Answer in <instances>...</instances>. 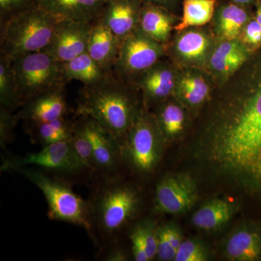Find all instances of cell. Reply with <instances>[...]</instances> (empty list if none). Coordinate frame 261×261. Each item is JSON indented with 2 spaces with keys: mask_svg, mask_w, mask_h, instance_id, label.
Masks as SVG:
<instances>
[{
  "mask_svg": "<svg viewBox=\"0 0 261 261\" xmlns=\"http://www.w3.org/2000/svg\"><path fill=\"white\" fill-rule=\"evenodd\" d=\"M89 236L99 250L118 243L121 233L138 214L137 189L122 180V174L94 175L91 179Z\"/></svg>",
  "mask_w": 261,
  "mask_h": 261,
  "instance_id": "obj_1",
  "label": "cell"
},
{
  "mask_svg": "<svg viewBox=\"0 0 261 261\" xmlns=\"http://www.w3.org/2000/svg\"><path fill=\"white\" fill-rule=\"evenodd\" d=\"M140 95L135 84L118 78L112 72L99 83L81 89L75 116L95 120L116 137L122 147L143 106Z\"/></svg>",
  "mask_w": 261,
  "mask_h": 261,
  "instance_id": "obj_2",
  "label": "cell"
},
{
  "mask_svg": "<svg viewBox=\"0 0 261 261\" xmlns=\"http://www.w3.org/2000/svg\"><path fill=\"white\" fill-rule=\"evenodd\" d=\"M59 19L38 6L1 23L0 51L12 59L42 51L50 42Z\"/></svg>",
  "mask_w": 261,
  "mask_h": 261,
  "instance_id": "obj_3",
  "label": "cell"
},
{
  "mask_svg": "<svg viewBox=\"0 0 261 261\" xmlns=\"http://www.w3.org/2000/svg\"><path fill=\"white\" fill-rule=\"evenodd\" d=\"M14 172L23 175L42 191L47 200L49 219L76 225L88 233L90 228L88 201L73 192L68 180L31 166L17 168Z\"/></svg>",
  "mask_w": 261,
  "mask_h": 261,
  "instance_id": "obj_4",
  "label": "cell"
},
{
  "mask_svg": "<svg viewBox=\"0 0 261 261\" xmlns=\"http://www.w3.org/2000/svg\"><path fill=\"white\" fill-rule=\"evenodd\" d=\"M31 166L62 178H88L92 173L82 162L70 140L56 142L42 147L38 152L24 155H8L3 159L2 171H14L17 168Z\"/></svg>",
  "mask_w": 261,
  "mask_h": 261,
  "instance_id": "obj_5",
  "label": "cell"
},
{
  "mask_svg": "<svg viewBox=\"0 0 261 261\" xmlns=\"http://www.w3.org/2000/svg\"><path fill=\"white\" fill-rule=\"evenodd\" d=\"M163 141L153 113L143 104L122 145L123 164L140 174L150 173L159 162Z\"/></svg>",
  "mask_w": 261,
  "mask_h": 261,
  "instance_id": "obj_6",
  "label": "cell"
},
{
  "mask_svg": "<svg viewBox=\"0 0 261 261\" xmlns=\"http://www.w3.org/2000/svg\"><path fill=\"white\" fill-rule=\"evenodd\" d=\"M13 70L22 106L43 92L66 84L63 79L62 63L44 50L15 58Z\"/></svg>",
  "mask_w": 261,
  "mask_h": 261,
  "instance_id": "obj_7",
  "label": "cell"
},
{
  "mask_svg": "<svg viewBox=\"0 0 261 261\" xmlns=\"http://www.w3.org/2000/svg\"><path fill=\"white\" fill-rule=\"evenodd\" d=\"M120 42L113 72L118 78L130 83L156 63L167 58L166 46L156 42L140 28Z\"/></svg>",
  "mask_w": 261,
  "mask_h": 261,
  "instance_id": "obj_8",
  "label": "cell"
},
{
  "mask_svg": "<svg viewBox=\"0 0 261 261\" xmlns=\"http://www.w3.org/2000/svg\"><path fill=\"white\" fill-rule=\"evenodd\" d=\"M216 41L209 25L175 31L166 46L167 58L179 68L205 69Z\"/></svg>",
  "mask_w": 261,
  "mask_h": 261,
  "instance_id": "obj_9",
  "label": "cell"
},
{
  "mask_svg": "<svg viewBox=\"0 0 261 261\" xmlns=\"http://www.w3.org/2000/svg\"><path fill=\"white\" fill-rule=\"evenodd\" d=\"M75 117L80 121L92 145L96 168L94 175L121 173L124 164L121 147L116 137L90 117Z\"/></svg>",
  "mask_w": 261,
  "mask_h": 261,
  "instance_id": "obj_10",
  "label": "cell"
},
{
  "mask_svg": "<svg viewBox=\"0 0 261 261\" xmlns=\"http://www.w3.org/2000/svg\"><path fill=\"white\" fill-rule=\"evenodd\" d=\"M179 68L168 58H163L134 80L147 108L173 97Z\"/></svg>",
  "mask_w": 261,
  "mask_h": 261,
  "instance_id": "obj_11",
  "label": "cell"
},
{
  "mask_svg": "<svg viewBox=\"0 0 261 261\" xmlns=\"http://www.w3.org/2000/svg\"><path fill=\"white\" fill-rule=\"evenodd\" d=\"M93 23L60 20L50 42L44 51L61 63L87 53Z\"/></svg>",
  "mask_w": 261,
  "mask_h": 261,
  "instance_id": "obj_12",
  "label": "cell"
},
{
  "mask_svg": "<svg viewBox=\"0 0 261 261\" xmlns=\"http://www.w3.org/2000/svg\"><path fill=\"white\" fill-rule=\"evenodd\" d=\"M196 199L197 190L190 176L168 175L156 186L154 209L162 214H180L191 208Z\"/></svg>",
  "mask_w": 261,
  "mask_h": 261,
  "instance_id": "obj_13",
  "label": "cell"
},
{
  "mask_svg": "<svg viewBox=\"0 0 261 261\" xmlns=\"http://www.w3.org/2000/svg\"><path fill=\"white\" fill-rule=\"evenodd\" d=\"M252 53L240 39H216L205 70L218 87L232 76Z\"/></svg>",
  "mask_w": 261,
  "mask_h": 261,
  "instance_id": "obj_14",
  "label": "cell"
},
{
  "mask_svg": "<svg viewBox=\"0 0 261 261\" xmlns=\"http://www.w3.org/2000/svg\"><path fill=\"white\" fill-rule=\"evenodd\" d=\"M215 88L214 80L205 69L179 68L173 97L195 114L208 102Z\"/></svg>",
  "mask_w": 261,
  "mask_h": 261,
  "instance_id": "obj_15",
  "label": "cell"
},
{
  "mask_svg": "<svg viewBox=\"0 0 261 261\" xmlns=\"http://www.w3.org/2000/svg\"><path fill=\"white\" fill-rule=\"evenodd\" d=\"M65 87V85L61 86L43 92L25 102L16 113L19 121L39 123L66 117L68 106Z\"/></svg>",
  "mask_w": 261,
  "mask_h": 261,
  "instance_id": "obj_16",
  "label": "cell"
},
{
  "mask_svg": "<svg viewBox=\"0 0 261 261\" xmlns=\"http://www.w3.org/2000/svg\"><path fill=\"white\" fill-rule=\"evenodd\" d=\"M254 13L252 7L219 0L209 27L216 39H240Z\"/></svg>",
  "mask_w": 261,
  "mask_h": 261,
  "instance_id": "obj_17",
  "label": "cell"
},
{
  "mask_svg": "<svg viewBox=\"0 0 261 261\" xmlns=\"http://www.w3.org/2000/svg\"><path fill=\"white\" fill-rule=\"evenodd\" d=\"M143 2L113 0L106 3L100 18L121 40L139 28Z\"/></svg>",
  "mask_w": 261,
  "mask_h": 261,
  "instance_id": "obj_18",
  "label": "cell"
},
{
  "mask_svg": "<svg viewBox=\"0 0 261 261\" xmlns=\"http://www.w3.org/2000/svg\"><path fill=\"white\" fill-rule=\"evenodd\" d=\"M102 0H37V6L59 20L93 22L100 18Z\"/></svg>",
  "mask_w": 261,
  "mask_h": 261,
  "instance_id": "obj_19",
  "label": "cell"
},
{
  "mask_svg": "<svg viewBox=\"0 0 261 261\" xmlns=\"http://www.w3.org/2000/svg\"><path fill=\"white\" fill-rule=\"evenodd\" d=\"M120 43L114 33L99 18L92 25L87 53L101 68L111 73L118 57Z\"/></svg>",
  "mask_w": 261,
  "mask_h": 261,
  "instance_id": "obj_20",
  "label": "cell"
},
{
  "mask_svg": "<svg viewBox=\"0 0 261 261\" xmlns=\"http://www.w3.org/2000/svg\"><path fill=\"white\" fill-rule=\"evenodd\" d=\"M180 19L181 15L175 14L163 7L143 3L139 28L166 47Z\"/></svg>",
  "mask_w": 261,
  "mask_h": 261,
  "instance_id": "obj_21",
  "label": "cell"
},
{
  "mask_svg": "<svg viewBox=\"0 0 261 261\" xmlns=\"http://www.w3.org/2000/svg\"><path fill=\"white\" fill-rule=\"evenodd\" d=\"M188 111L174 97L169 98L154 107L153 113L165 140L181 135L187 125Z\"/></svg>",
  "mask_w": 261,
  "mask_h": 261,
  "instance_id": "obj_22",
  "label": "cell"
},
{
  "mask_svg": "<svg viewBox=\"0 0 261 261\" xmlns=\"http://www.w3.org/2000/svg\"><path fill=\"white\" fill-rule=\"evenodd\" d=\"M62 70L65 83L73 80L80 81L85 87L99 83L112 73L101 68L87 51L62 63Z\"/></svg>",
  "mask_w": 261,
  "mask_h": 261,
  "instance_id": "obj_23",
  "label": "cell"
},
{
  "mask_svg": "<svg viewBox=\"0 0 261 261\" xmlns=\"http://www.w3.org/2000/svg\"><path fill=\"white\" fill-rule=\"evenodd\" d=\"M25 123L27 133L32 142L44 147L70 140L73 135L74 120L71 121L64 117L50 121Z\"/></svg>",
  "mask_w": 261,
  "mask_h": 261,
  "instance_id": "obj_24",
  "label": "cell"
},
{
  "mask_svg": "<svg viewBox=\"0 0 261 261\" xmlns=\"http://www.w3.org/2000/svg\"><path fill=\"white\" fill-rule=\"evenodd\" d=\"M228 259L236 261H253L261 257V237L256 231L241 228L228 238L226 245Z\"/></svg>",
  "mask_w": 261,
  "mask_h": 261,
  "instance_id": "obj_25",
  "label": "cell"
},
{
  "mask_svg": "<svg viewBox=\"0 0 261 261\" xmlns=\"http://www.w3.org/2000/svg\"><path fill=\"white\" fill-rule=\"evenodd\" d=\"M219 0H183L182 15L175 31L209 25Z\"/></svg>",
  "mask_w": 261,
  "mask_h": 261,
  "instance_id": "obj_26",
  "label": "cell"
},
{
  "mask_svg": "<svg viewBox=\"0 0 261 261\" xmlns=\"http://www.w3.org/2000/svg\"><path fill=\"white\" fill-rule=\"evenodd\" d=\"M233 214V207L227 201L214 200L201 207L192 217V223L204 230L216 229L226 224Z\"/></svg>",
  "mask_w": 261,
  "mask_h": 261,
  "instance_id": "obj_27",
  "label": "cell"
},
{
  "mask_svg": "<svg viewBox=\"0 0 261 261\" xmlns=\"http://www.w3.org/2000/svg\"><path fill=\"white\" fill-rule=\"evenodd\" d=\"M13 62V59L0 51V107L14 112L22 106L17 91Z\"/></svg>",
  "mask_w": 261,
  "mask_h": 261,
  "instance_id": "obj_28",
  "label": "cell"
},
{
  "mask_svg": "<svg viewBox=\"0 0 261 261\" xmlns=\"http://www.w3.org/2000/svg\"><path fill=\"white\" fill-rule=\"evenodd\" d=\"M70 142L75 153L82 160L84 165L90 170L93 176L95 173L96 168L92 145L76 118L74 119L73 135L70 139Z\"/></svg>",
  "mask_w": 261,
  "mask_h": 261,
  "instance_id": "obj_29",
  "label": "cell"
},
{
  "mask_svg": "<svg viewBox=\"0 0 261 261\" xmlns=\"http://www.w3.org/2000/svg\"><path fill=\"white\" fill-rule=\"evenodd\" d=\"M19 120L16 114L0 107V145L2 149H6L7 146L14 139V130Z\"/></svg>",
  "mask_w": 261,
  "mask_h": 261,
  "instance_id": "obj_30",
  "label": "cell"
},
{
  "mask_svg": "<svg viewBox=\"0 0 261 261\" xmlns=\"http://www.w3.org/2000/svg\"><path fill=\"white\" fill-rule=\"evenodd\" d=\"M136 226L138 228L143 240L146 252L149 260H153L154 257L157 256L158 228L159 227H156L154 223L150 221H143Z\"/></svg>",
  "mask_w": 261,
  "mask_h": 261,
  "instance_id": "obj_31",
  "label": "cell"
},
{
  "mask_svg": "<svg viewBox=\"0 0 261 261\" xmlns=\"http://www.w3.org/2000/svg\"><path fill=\"white\" fill-rule=\"evenodd\" d=\"M207 260L205 250L200 244L192 240L182 241L176 252L175 261H204Z\"/></svg>",
  "mask_w": 261,
  "mask_h": 261,
  "instance_id": "obj_32",
  "label": "cell"
},
{
  "mask_svg": "<svg viewBox=\"0 0 261 261\" xmlns=\"http://www.w3.org/2000/svg\"><path fill=\"white\" fill-rule=\"evenodd\" d=\"M34 6L37 0H0V23Z\"/></svg>",
  "mask_w": 261,
  "mask_h": 261,
  "instance_id": "obj_33",
  "label": "cell"
},
{
  "mask_svg": "<svg viewBox=\"0 0 261 261\" xmlns=\"http://www.w3.org/2000/svg\"><path fill=\"white\" fill-rule=\"evenodd\" d=\"M240 39L252 53L261 47V25L254 17L245 25Z\"/></svg>",
  "mask_w": 261,
  "mask_h": 261,
  "instance_id": "obj_34",
  "label": "cell"
},
{
  "mask_svg": "<svg viewBox=\"0 0 261 261\" xmlns=\"http://www.w3.org/2000/svg\"><path fill=\"white\" fill-rule=\"evenodd\" d=\"M176 250L173 248L168 238L166 225L158 228L157 257L163 261L174 260Z\"/></svg>",
  "mask_w": 261,
  "mask_h": 261,
  "instance_id": "obj_35",
  "label": "cell"
},
{
  "mask_svg": "<svg viewBox=\"0 0 261 261\" xmlns=\"http://www.w3.org/2000/svg\"><path fill=\"white\" fill-rule=\"evenodd\" d=\"M130 240L132 241V251L134 258L137 261H149L143 240L137 226L134 227L130 233Z\"/></svg>",
  "mask_w": 261,
  "mask_h": 261,
  "instance_id": "obj_36",
  "label": "cell"
},
{
  "mask_svg": "<svg viewBox=\"0 0 261 261\" xmlns=\"http://www.w3.org/2000/svg\"><path fill=\"white\" fill-rule=\"evenodd\" d=\"M100 254H102V258L108 261H123L127 260L125 252L117 246V243L111 244L101 249Z\"/></svg>",
  "mask_w": 261,
  "mask_h": 261,
  "instance_id": "obj_37",
  "label": "cell"
},
{
  "mask_svg": "<svg viewBox=\"0 0 261 261\" xmlns=\"http://www.w3.org/2000/svg\"><path fill=\"white\" fill-rule=\"evenodd\" d=\"M142 1L143 3L159 5L170 10L175 14L180 15L178 13L181 9L183 0H142Z\"/></svg>",
  "mask_w": 261,
  "mask_h": 261,
  "instance_id": "obj_38",
  "label": "cell"
},
{
  "mask_svg": "<svg viewBox=\"0 0 261 261\" xmlns=\"http://www.w3.org/2000/svg\"><path fill=\"white\" fill-rule=\"evenodd\" d=\"M166 227L170 242H171L173 248L177 252L178 247L182 243L181 233L178 231L177 228L171 226V225H166Z\"/></svg>",
  "mask_w": 261,
  "mask_h": 261,
  "instance_id": "obj_39",
  "label": "cell"
},
{
  "mask_svg": "<svg viewBox=\"0 0 261 261\" xmlns=\"http://www.w3.org/2000/svg\"><path fill=\"white\" fill-rule=\"evenodd\" d=\"M226 1L231 2L237 4L245 5V6L255 7L261 0H226Z\"/></svg>",
  "mask_w": 261,
  "mask_h": 261,
  "instance_id": "obj_40",
  "label": "cell"
},
{
  "mask_svg": "<svg viewBox=\"0 0 261 261\" xmlns=\"http://www.w3.org/2000/svg\"><path fill=\"white\" fill-rule=\"evenodd\" d=\"M254 18L261 25V1L255 6V11L254 13Z\"/></svg>",
  "mask_w": 261,
  "mask_h": 261,
  "instance_id": "obj_41",
  "label": "cell"
},
{
  "mask_svg": "<svg viewBox=\"0 0 261 261\" xmlns=\"http://www.w3.org/2000/svg\"><path fill=\"white\" fill-rule=\"evenodd\" d=\"M103 2H105V3H109V2L113 1V0H102Z\"/></svg>",
  "mask_w": 261,
  "mask_h": 261,
  "instance_id": "obj_42",
  "label": "cell"
}]
</instances>
